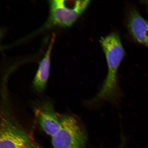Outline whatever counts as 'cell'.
<instances>
[{"label":"cell","instance_id":"6da1fadb","mask_svg":"<svg viewBox=\"0 0 148 148\" xmlns=\"http://www.w3.org/2000/svg\"><path fill=\"white\" fill-rule=\"evenodd\" d=\"M99 42L106 56L108 73L101 89L89 101L90 104L99 102L115 95L117 89L118 70L125 55L124 50L117 33H113L102 37Z\"/></svg>","mask_w":148,"mask_h":148},{"label":"cell","instance_id":"7a4b0ae2","mask_svg":"<svg viewBox=\"0 0 148 148\" xmlns=\"http://www.w3.org/2000/svg\"><path fill=\"white\" fill-rule=\"evenodd\" d=\"M87 134L84 127L75 116L63 115L62 126L51 137L53 148H85Z\"/></svg>","mask_w":148,"mask_h":148},{"label":"cell","instance_id":"3957f363","mask_svg":"<svg viewBox=\"0 0 148 148\" xmlns=\"http://www.w3.org/2000/svg\"><path fill=\"white\" fill-rule=\"evenodd\" d=\"M90 2L89 0L49 1L50 25L71 27L86 10Z\"/></svg>","mask_w":148,"mask_h":148},{"label":"cell","instance_id":"277c9868","mask_svg":"<svg viewBox=\"0 0 148 148\" xmlns=\"http://www.w3.org/2000/svg\"><path fill=\"white\" fill-rule=\"evenodd\" d=\"M0 148H43L32 137L4 113L0 125Z\"/></svg>","mask_w":148,"mask_h":148},{"label":"cell","instance_id":"5b68a950","mask_svg":"<svg viewBox=\"0 0 148 148\" xmlns=\"http://www.w3.org/2000/svg\"><path fill=\"white\" fill-rule=\"evenodd\" d=\"M35 114L42 129L51 137L58 132L62 126L63 115L56 112L50 103H46L37 108Z\"/></svg>","mask_w":148,"mask_h":148},{"label":"cell","instance_id":"8992f818","mask_svg":"<svg viewBox=\"0 0 148 148\" xmlns=\"http://www.w3.org/2000/svg\"><path fill=\"white\" fill-rule=\"evenodd\" d=\"M127 26L135 39L148 49V21L133 10L130 14Z\"/></svg>","mask_w":148,"mask_h":148},{"label":"cell","instance_id":"52a82bcc","mask_svg":"<svg viewBox=\"0 0 148 148\" xmlns=\"http://www.w3.org/2000/svg\"><path fill=\"white\" fill-rule=\"evenodd\" d=\"M56 36L53 34L50 42L44 56L40 62L38 69L35 75L33 85L35 89L41 92L45 90L49 76L52 49L54 44Z\"/></svg>","mask_w":148,"mask_h":148},{"label":"cell","instance_id":"ba28073f","mask_svg":"<svg viewBox=\"0 0 148 148\" xmlns=\"http://www.w3.org/2000/svg\"><path fill=\"white\" fill-rule=\"evenodd\" d=\"M125 144V141L124 140H123V142H122V143L119 146V147H118L117 148H123V147L124 145Z\"/></svg>","mask_w":148,"mask_h":148},{"label":"cell","instance_id":"9c48e42d","mask_svg":"<svg viewBox=\"0 0 148 148\" xmlns=\"http://www.w3.org/2000/svg\"><path fill=\"white\" fill-rule=\"evenodd\" d=\"M142 2L143 3H145L146 5H147L148 7V1H142Z\"/></svg>","mask_w":148,"mask_h":148}]
</instances>
